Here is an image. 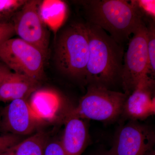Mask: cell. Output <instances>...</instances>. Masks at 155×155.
<instances>
[{"mask_svg": "<svg viewBox=\"0 0 155 155\" xmlns=\"http://www.w3.org/2000/svg\"><path fill=\"white\" fill-rule=\"evenodd\" d=\"M154 84H144L137 87L125 100L122 114L131 121L143 120L155 113Z\"/></svg>", "mask_w": 155, "mask_h": 155, "instance_id": "30bf717a", "label": "cell"}, {"mask_svg": "<svg viewBox=\"0 0 155 155\" xmlns=\"http://www.w3.org/2000/svg\"><path fill=\"white\" fill-rule=\"evenodd\" d=\"M136 2L138 7L141 8L146 13L154 17L155 1H139Z\"/></svg>", "mask_w": 155, "mask_h": 155, "instance_id": "ffe728a7", "label": "cell"}, {"mask_svg": "<svg viewBox=\"0 0 155 155\" xmlns=\"http://www.w3.org/2000/svg\"><path fill=\"white\" fill-rule=\"evenodd\" d=\"M11 72L8 67L2 62H0V89L6 77Z\"/></svg>", "mask_w": 155, "mask_h": 155, "instance_id": "44dd1931", "label": "cell"}, {"mask_svg": "<svg viewBox=\"0 0 155 155\" xmlns=\"http://www.w3.org/2000/svg\"><path fill=\"white\" fill-rule=\"evenodd\" d=\"M40 1H26L22 8L12 17L15 34L38 48L47 58L49 33L40 11Z\"/></svg>", "mask_w": 155, "mask_h": 155, "instance_id": "52a82bcc", "label": "cell"}, {"mask_svg": "<svg viewBox=\"0 0 155 155\" xmlns=\"http://www.w3.org/2000/svg\"><path fill=\"white\" fill-rule=\"evenodd\" d=\"M107 155V154L106 153L105 154H104V155Z\"/></svg>", "mask_w": 155, "mask_h": 155, "instance_id": "d4e9b609", "label": "cell"}, {"mask_svg": "<svg viewBox=\"0 0 155 155\" xmlns=\"http://www.w3.org/2000/svg\"><path fill=\"white\" fill-rule=\"evenodd\" d=\"M21 141L19 135L11 133L0 134V153L8 150Z\"/></svg>", "mask_w": 155, "mask_h": 155, "instance_id": "e0dca14e", "label": "cell"}, {"mask_svg": "<svg viewBox=\"0 0 155 155\" xmlns=\"http://www.w3.org/2000/svg\"><path fill=\"white\" fill-rule=\"evenodd\" d=\"M11 149L6 151L5 152H4L0 153V155H12Z\"/></svg>", "mask_w": 155, "mask_h": 155, "instance_id": "7402d4cb", "label": "cell"}, {"mask_svg": "<svg viewBox=\"0 0 155 155\" xmlns=\"http://www.w3.org/2000/svg\"><path fill=\"white\" fill-rule=\"evenodd\" d=\"M7 21H8V20H6L5 19L3 18V17H1L0 16V22H7Z\"/></svg>", "mask_w": 155, "mask_h": 155, "instance_id": "603a6c76", "label": "cell"}, {"mask_svg": "<svg viewBox=\"0 0 155 155\" xmlns=\"http://www.w3.org/2000/svg\"><path fill=\"white\" fill-rule=\"evenodd\" d=\"M48 141L46 134L39 131L11 149L12 155H43Z\"/></svg>", "mask_w": 155, "mask_h": 155, "instance_id": "5bb4252c", "label": "cell"}, {"mask_svg": "<svg viewBox=\"0 0 155 155\" xmlns=\"http://www.w3.org/2000/svg\"><path fill=\"white\" fill-rule=\"evenodd\" d=\"M147 27L148 69L150 76L155 80V27L152 21Z\"/></svg>", "mask_w": 155, "mask_h": 155, "instance_id": "9a60e30c", "label": "cell"}, {"mask_svg": "<svg viewBox=\"0 0 155 155\" xmlns=\"http://www.w3.org/2000/svg\"><path fill=\"white\" fill-rule=\"evenodd\" d=\"M32 94L29 104L31 110L41 120H51L56 116L60 102L56 95L46 91H37Z\"/></svg>", "mask_w": 155, "mask_h": 155, "instance_id": "4fadbf2b", "label": "cell"}, {"mask_svg": "<svg viewBox=\"0 0 155 155\" xmlns=\"http://www.w3.org/2000/svg\"><path fill=\"white\" fill-rule=\"evenodd\" d=\"M61 140L67 155H81L88 144V128L83 119L67 115Z\"/></svg>", "mask_w": 155, "mask_h": 155, "instance_id": "8fae6325", "label": "cell"}, {"mask_svg": "<svg viewBox=\"0 0 155 155\" xmlns=\"http://www.w3.org/2000/svg\"><path fill=\"white\" fill-rule=\"evenodd\" d=\"M26 2L25 0H0V16L8 21Z\"/></svg>", "mask_w": 155, "mask_h": 155, "instance_id": "2e32d148", "label": "cell"}, {"mask_svg": "<svg viewBox=\"0 0 155 155\" xmlns=\"http://www.w3.org/2000/svg\"><path fill=\"white\" fill-rule=\"evenodd\" d=\"M15 34L14 26L11 22H0V44L12 38Z\"/></svg>", "mask_w": 155, "mask_h": 155, "instance_id": "d6986e66", "label": "cell"}, {"mask_svg": "<svg viewBox=\"0 0 155 155\" xmlns=\"http://www.w3.org/2000/svg\"><path fill=\"white\" fill-rule=\"evenodd\" d=\"M43 155H67L61 141H48L45 147Z\"/></svg>", "mask_w": 155, "mask_h": 155, "instance_id": "ac0fdd59", "label": "cell"}, {"mask_svg": "<svg viewBox=\"0 0 155 155\" xmlns=\"http://www.w3.org/2000/svg\"><path fill=\"white\" fill-rule=\"evenodd\" d=\"M40 81L26 75L11 72L0 89V101L7 102L17 99L26 100L38 90Z\"/></svg>", "mask_w": 155, "mask_h": 155, "instance_id": "7c38bea8", "label": "cell"}, {"mask_svg": "<svg viewBox=\"0 0 155 155\" xmlns=\"http://www.w3.org/2000/svg\"><path fill=\"white\" fill-rule=\"evenodd\" d=\"M124 93L127 97L140 85L155 84L148 69L147 27L142 24L130 37L124 53L121 80Z\"/></svg>", "mask_w": 155, "mask_h": 155, "instance_id": "277c9868", "label": "cell"}, {"mask_svg": "<svg viewBox=\"0 0 155 155\" xmlns=\"http://www.w3.org/2000/svg\"><path fill=\"white\" fill-rule=\"evenodd\" d=\"M89 43V57L84 82L109 87L120 81L124 49L104 30L84 23Z\"/></svg>", "mask_w": 155, "mask_h": 155, "instance_id": "6da1fadb", "label": "cell"}, {"mask_svg": "<svg viewBox=\"0 0 155 155\" xmlns=\"http://www.w3.org/2000/svg\"><path fill=\"white\" fill-rule=\"evenodd\" d=\"M77 2L83 9L87 22L102 28L122 45L144 22L136 2L84 0Z\"/></svg>", "mask_w": 155, "mask_h": 155, "instance_id": "7a4b0ae2", "label": "cell"}, {"mask_svg": "<svg viewBox=\"0 0 155 155\" xmlns=\"http://www.w3.org/2000/svg\"><path fill=\"white\" fill-rule=\"evenodd\" d=\"M47 58L38 48L19 38L0 44V60L14 72L40 81Z\"/></svg>", "mask_w": 155, "mask_h": 155, "instance_id": "8992f818", "label": "cell"}, {"mask_svg": "<svg viewBox=\"0 0 155 155\" xmlns=\"http://www.w3.org/2000/svg\"><path fill=\"white\" fill-rule=\"evenodd\" d=\"M1 114L0 113V122H1Z\"/></svg>", "mask_w": 155, "mask_h": 155, "instance_id": "cb8c5ba5", "label": "cell"}, {"mask_svg": "<svg viewBox=\"0 0 155 155\" xmlns=\"http://www.w3.org/2000/svg\"><path fill=\"white\" fill-rule=\"evenodd\" d=\"M155 135L149 126L130 120L119 128L107 155H155Z\"/></svg>", "mask_w": 155, "mask_h": 155, "instance_id": "ba28073f", "label": "cell"}, {"mask_svg": "<svg viewBox=\"0 0 155 155\" xmlns=\"http://www.w3.org/2000/svg\"><path fill=\"white\" fill-rule=\"evenodd\" d=\"M1 114L2 128L15 135H26L33 133L40 122L26 100L12 101Z\"/></svg>", "mask_w": 155, "mask_h": 155, "instance_id": "9c48e42d", "label": "cell"}, {"mask_svg": "<svg viewBox=\"0 0 155 155\" xmlns=\"http://www.w3.org/2000/svg\"><path fill=\"white\" fill-rule=\"evenodd\" d=\"M127 96L104 87L88 85L78 105L67 115L82 119L110 122L122 114Z\"/></svg>", "mask_w": 155, "mask_h": 155, "instance_id": "5b68a950", "label": "cell"}, {"mask_svg": "<svg viewBox=\"0 0 155 155\" xmlns=\"http://www.w3.org/2000/svg\"><path fill=\"white\" fill-rule=\"evenodd\" d=\"M89 57L85 24L73 22L61 31L56 39L54 60L64 75L84 82Z\"/></svg>", "mask_w": 155, "mask_h": 155, "instance_id": "3957f363", "label": "cell"}]
</instances>
